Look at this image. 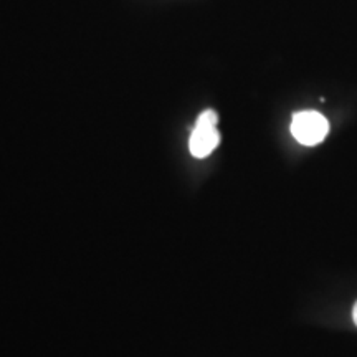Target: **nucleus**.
I'll return each mask as SVG.
<instances>
[{"instance_id":"obj_1","label":"nucleus","mask_w":357,"mask_h":357,"mask_svg":"<svg viewBox=\"0 0 357 357\" xmlns=\"http://www.w3.org/2000/svg\"><path fill=\"white\" fill-rule=\"evenodd\" d=\"M217 121L218 116L213 109H205L197 118V123H195L189 139V149L194 158H207L218 146L220 134L217 131Z\"/></svg>"},{"instance_id":"obj_2","label":"nucleus","mask_w":357,"mask_h":357,"mask_svg":"<svg viewBox=\"0 0 357 357\" xmlns=\"http://www.w3.org/2000/svg\"><path fill=\"white\" fill-rule=\"evenodd\" d=\"M329 123L318 111H300L293 116L291 134L305 146H316L328 136Z\"/></svg>"},{"instance_id":"obj_3","label":"nucleus","mask_w":357,"mask_h":357,"mask_svg":"<svg viewBox=\"0 0 357 357\" xmlns=\"http://www.w3.org/2000/svg\"><path fill=\"white\" fill-rule=\"evenodd\" d=\"M352 318H354V323L357 326V303L354 305V310H352Z\"/></svg>"}]
</instances>
